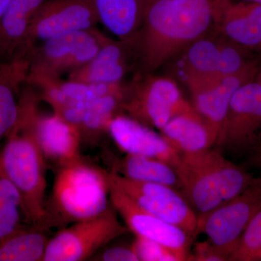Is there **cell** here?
<instances>
[{
  "label": "cell",
  "mask_w": 261,
  "mask_h": 261,
  "mask_svg": "<svg viewBox=\"0 0 261 261\" xmlns=\"http://www.w3.org/2000/svg\"><path fill=\"white\" fill-rule=\"evenodd\" d=\"M217 0H151L133 38L138 56L136 73H154L212 28Z\"/></svg>",
  "instance_id": "cell-1"
},
{
  "label": "cell",
  "mask_w": 261,
  "mask_h": 261,
  "mask_svg": "<svg viewBox=\"0 0 261 261\" xmlns=\"http://www.w3.org/2000/svg\"><path fill=\"white\" fill-rule=\"evenodd\" d=\"M180 189L198 219L246 190L256 180L228 161L219 149L181 153L174 168Z\"/></svg>",
  "instance_id": "cell-2"
},
{
  "label": "cell",
  "mask_w": 261,
  "mask_h": 261,
  "mask_svg": "<svg viewBox=\"0 0 261 261\" xmlns=\"http://www.w3.org/2000/svg\"><path fill=\"white\" fill-rule=\"evenodd\" d=\"M0 166L20 192L25 222L32 228L49 229L46 159L20 107L18 121L0 152Z\"/></svg>",
  "instance_id": "cell-3"
},
{
  "label": "cell",
  "mask_w": 261,
  "mask_h": 261,
  "mask_svg": "<svg viewBox=\"0 0 261 261\" xmlns=\"http://www.w3.org/2000/svg\"><path fill=\"white\" fill-rule=\"evenodd\" d=\"M107 172L83 160L59 168L47 201L48 228L96 217L110 207Z\"/></svg>",
  "instance_id": "cell-4"
},
{
  "label": "cell",
  "mask_w": 261,
  "mask_h": 261,
  "mask_svg": "<svg viewBox=\"0 0 261 261\" xmlns=\"http://www.w3.org/2000/svg\"><path fill=\"white\" fill-rule=\"evenodd\" d=\"M194 110L172 77L135 73L125 82L122 113L149 128L161 130L175 117Z\"/></svg>",
  "instance_id": "cell-5"
},
{
  "label": "cell",
  "mask_w": 261,
  "mask_h": 261,
  "mask_svg": "<svg viewBox=\"0 0 261 261\" xmlns=\"http://www.w3.org/2000/svg\"><path fill=\"white\" fill-rule=\"evenodd\" d=\"M112 205L96 217L63 228L49 240L42 261H82L126 233Z\"/></svg>",
  "instance_id": "cell-6"
},
{
  "label": "cell",
  "mask_w": 261,
  "mask_h": 261,
  "mask_svg": "<svg viewBox=\"0 0 261 261\" xmlns=\"http://www.w3.org/2000/svg\"><path fill=\"white\" fill-rule=\"evenodd\" d=\"M105 37L106 34L96 28L48 39L31 51L28 74L50 77L69 75L92 60Z\"/></svg>",
  "instance_id": "cell-7"
},
{
  "label": "cell",
  "mask_w": 261,
  "mask_h": 261,
  "mask_svg": "<svg viewBox=\"0 0 261 261\" xmlns=\"http://www.w3.org/2000/svg\"><path fill=\"white\" fill-rule=\"evenodd\" d=\"M40 100L36 89L29 85L19 95V106L28 118L45 159L56 163L59 168L82 160L79 128L56 113L42 114L38 107Z\"/></svg>",
  "instance_id": "cell-8"
},
{
  "label": "cell",
  "mask_w": 261,
  "mask_h": 261,
  "mask_svg": "<svg viewBox=\"0 0 261 261\" xmlns=\"http://www.w3.org/2000/svg\"><path fill=\"white\" fill-rule=\"evenodd\" d=\"M261 210V178L246 190L198 219L197 234L204 233L228 260L247 225Z\"/></svg>",
  "instance_id": "cell-9"
},
{
  "label": "cell",
  "mask_w": 261,
  "mask_h": 261,
  "mask_svg": "<svg viewBox=\"0 0 261 261\" xmlns=\"http://www.w3.org/2000/svg\"><path fill=\"white\" fill-rule=\"evenodd\" d=\"M107 174L110 181L142 209L182 228L192 238L197 236L198 216L176 189L161 184L130 179L111 171Z\"/></svg>",
  "instance_id": "cell-10"
},
{
  "label": "cell",
  "mask_w": 261,
  "mask_h": 261,
  "mask_svg": "<svg viewBox=\"0 0 261 261\" xmlns=\"http://www.w3.org/2000/svg\"><path fill=\"white\" fill-rule=\"evenodd\" d=\"M94 0H46L29 27L24 55L51 38L68 33L97 28Z\"/></svg>",
  "instance_id": "cell-11"
},
{
  "label": "cell",
  "mask_w": 261,
  "mask_h": 261,
  "mask_svg": "<svg viewBox=\"0 0 261 261\" xmlns=\"http://www.w3.org/2000/svg\"><path fill=\"white\" fill-rule=\"evenodd\" d=\"M261 140V76L243 84L233 94L216 146L250 151Z\"/></svg>",
  "instance_id": "cell-12"
},
{
  "label": "cell",
  "mask_w": 261,
  "mask_h": 261,
  "mask_svg": "<svg viewBox=\"0 0 261 261\" xmlns=\"http://www.w3.org/2000/svg\"><path fill=\"white\" fill-rule=\"evenodd\" d=\"M25 84L36 89L41 100L47 102L53 113L78 128L87 108L96 98L123 84H92L63 80L61 77L30 74L27 75Z\"/></svg>",
  "instance_id": "cell-13"
},
{
  "label": "cell",
  "mask_w": 261,
  "mask_h": 261,
  "mask_svg": "<svg viewBox=\"0 0 261 261\" xmlns=\"http://www.w3.org/2000/svg\"><path fill=\"white\" fill-rule=\"evenodd\" d=\"M108 182L111 205L121 216L127 228L137 236L153 240L166 247L178 261L187 260L192 237L182 228L144 210L109 179Z\"/></svg>",
  "instance_id": "cell-14"
},
{
  "label": "cell",
  "mask_w": 261,
  "mask_h": 261,
  "mask_svg": "<svg viewBox=\"0 0 261 261\" xmlns=\"http://www.w3.org/2000/svg\"><path fill=\"white\" fill-rule=\"evenodd\" d=\"M138 70L134 39H114L106 35L99 51L87 64L68 75V80L92 84H121Z\"/></svg>",
  "instance_id": "cell-15"
},
{
  "label": "cell",
  "mask_w": 261,
  "mask_h": 261,
  "mask_svg": "<svg viewBox=\"0 0 261 261\" xmlns=\"http://www.w3.org/2000/svg\"><path fill=\"white\" fill-rule=\"evenodd\" d=\"M257 73L258 59L255 64L238 74L202 81L187 86L191 94L192 106L210 128L216 143L233 94L243 84L255 78Z\"/></svg>",
  "instance_id": "cell-16"
},
{
  "label": "cell",
  "mask_w": 261,
  "mask_h": 261,
  "mask_svg": "<svg viewBox=\"0 0 261 261\" xmlns=\"http://www.w3.org/2000/svg\"><path fill=\"white\" fill-rule=\"evenodd\" d=\"M212 28L238 45L258 55L261 53V5L217 0Z\"/></svg>",
  "instance_id": "cell-17"
},
{
  "label": "cell",
  "mask_w": 261,
  "mask_h": 261,
  "mask_svg": "<svg viewBox=\"0 0 261 261\" xmlns=\"http://www.w3.org/2000/svg\"><path fill=\"white\" fill-rule=\"evenodd\" d=\"M108 135L126 154L158 159L173 168L181 158V153L162 135L123 113L113 118Z\"/></svg>",
  "instance_id": "cell-18"
},
{
  "label": "cell",
  "mask_w": 261,
  "mask_h": 261,
  "mask_svg": "<svg viewBox=\"0 0 261 261\" xmlns=\"http://www.w3.org/2000/svg\"><path fill=\"white\" fill-rule=\"evenodd\" d=\"M224 39L221 34L211 28L209 32L190 43L170 61L178 62L180 65L177 66V69L180 70L178 73L181 74L182 82L186 86L219 78Z\"/></svg>",
  "instance_id": "cell-19"
},
{
  "label": "cell",
  "mask_w": 261,
  "mask_h": 261,
  "mask_svg": "<svg viewBox=\"0 0 261 261\" xmlns=\"http://www.w3.org/2000/svg\"><path fill=\"white\" fill-rule=\"evenodd\" d=\"M46 0H12L0 22V62L25 57L24 47L34 15Z\"/></svg>",
  "instance_id": "cell-20"
},
{
  "label": "cell",
  "mask_w": 261,
  "mask_h": 261,
  "mask_svg": "<svg viewBox=\"0 0 261 261\" xmlns=\"http://www.w3.org/2000/svg\"><path fill=\"white\" fill-rule=\"evenodd\" d=\"M29 57L0 62V143L6 140L19 116V95L28 75Z\"/></svg>",
  "instance_id": "cell-21"
},
{
  "label": "cell",
  "mask_w": 261,
  "mask_h": 261,
  "mask_svg": "<svg viewBox=\"0 0 261 261\" xmlns=\"http://www.w3.org/2000/svg\"><path fill=\"white\" fill-rule=\"evenodd\" d=\"M151 0H94L99 23L118 39L129 40L143 23Z\"/></svg>",
  "instance_id": "cell-22"
},
{
  "label": "cell",
  "mask_w": 261,
  "mask_h": 261,
  "mask_svg": "<svg viewBox=\"0 0 261 261\" xmlns=\"http://www.w3.org/2000/svg\"><path fill=\"white\" fill-rule=\"evenodd\" d=\"M160 132L180 153L198 152L216 145L210 128L195 110L175 117Z\"/></svg>",
  "instance_id": "cell-23"
},
{
  "label": "cell",
  "mask_w": 261,
  "mask_h": 261,
  "mask_svg": "<svg viewBox=\"0 0 261 261\" xmlns=\"http://www.w3.org/2000/svg\"><path fill=\"white\" fill-rule=\"evenodd\" d=\"M124 83L116 90L96 98L89 105L79 126L82 144L92 145L98 143L103 135L108 134L113 118L123 113Z\"/></svg>",
  "instance_id": "cell-24"
},
{
  "label": "cell",
  "mask_w": 261,
  "mask_h": 261,
  "mask_svg": "<svg viewBox=\"0 0 261 261\" xmlns=\"http://www.w3.org/2000/svg\"><path fill=\"white\" fill-rule=\"evenodd\" d=\"M111 172L137 181L161 184L180 189L177 173L168 163L145 156L126 154L113 161Z\"/></svg>",
  "instance_id": "cell-25"
},
{
  "label": "cell",
  "mask_w": 261,
  "mask_h": 261,
  "mask_svg": "<svg viewBox=\"0 0 261 261\" xmlns=\"http://www.w3.org/2000/svg\"><path fill=\"white\" fill-rule=\"evenodd\" d=\"M43 230L21 228L0 243V261H42L49 239Z\"/></svg>",
  "instance_id": "cell-26"
},
{
  "label": "cell",
  "mask_w": 261,
  "mask_h": 261,
  "mask_svg": "<svg viewBox=\"0 0 261 261\" xmlns=\"http://www.w3.org/2000/svg\"><path fill=\"white\" fill-rule=\"evenodd\" d=\"M22 219L21 196L0 166V243L23 228Z\"/></svg>",
  "instance_id": "cell-27"
},
{
  "label": "cell",
  "mask_w": 261,
  "mask_h": 261,
  "mask_svg": "<svg viewBox=\"0 0 261 261\" xmlns=\"http://www.w3.org/2000/svg\"><path fill=\"white\" fill-rule=\"evenodd\" d=\"M228 260H261V210L247 225Z\"/></svg>",
  "instance_id": "cell-28"
},
{
  "label": "cell",
  "mask_w": 261,
  "mask_h": 261,
  "mask_svg": "<svg viewBox=\"0 0 261 261\" xmlns=\"http://www.w3.org/2000/svg\"><path fill=\"white\" fill-rule=\"evenodd\" d=\"M132 248L140 260L178 261L177 257L166 247L157 242L142 237L137 236Z\"/></svg>",
  "instance_id": "cell-29"
},
{
  "label": "cell",
  "mask_w": 261,
  "mask_h": 261,
  "mask_svg": "<svg viewBox=\"0 0 261 261\" xmlns=\"http://www.w3.org/2000/svg\"><path fill=\"white\" fill-rule=\"evenodd\" d=\"M93 260L139 261L137 254L130 247H114L108 248L99 255H93Z\"/></svg>",
  "instance_id": "cell-30"
},
{
  "label": "cell",
  "mask_w": 261,
  "mask_h": 261,
  "mask_svg": "<svg viewBox=\"0 0 261 261\" xmlns=\"http://www.w3.org/2000/svg\"><path fill=\"white\" fill-rule=\"evenodd\" d=\"M187 260L224 261L226 258L210 243H200L195 247V253L189 254Z\"/></svg>",
  "instance_id": "cell-31"
},
{
  "label": "cell",
  "mask_w": 261,
  "mask_h": 261,
  "mask_svg": "<svg viewBox=\"0 0 261 261\" xmlns=\"http://www.w3.org/2000/svg\"><path fill=\"white\" fill-rule=\"evenodd\" d=\"M250 152V157L247 159V164L252 167L261 168V140Z\"/></svg>",
  "instance_id": "cell-32"
},
{
  "label": "cell",
  "mask_w": 261,
  "mask_h": 261,
  "mask_svg": "<svg viewBox=\"0 0 261 261\" xmlns=\"http://www.w3.org/2000/svg\"><path fill=\"white\" fill-rule=\"evenodd\" d=\"M12 0H0V22L6 13Z\"/></svg>",
  "instance_id": "cell-33"
},
{
  "label": "cell",
  "mask_w": 261,
  "mask_h": 261,
  "mask_svg": "<svg viewBox=\"0 0 261 261\" xmlns=\"http://www.w3.org/2000/svg\"><path fill=\"white\" fill-rule=\"evenodd\" d=\"M257 59H258V73H257V74L261 76V53L258 54Z\"/></svg>",
  "instance_id": "cell-34"
},
{
  "label": "cell",
  "mask_w": 261,
  "mask_h": 261,
  "mask_svg": "<svg viewBox=\"0 0 261 261\" xmlns=\"http://www.w3.org/2000/svg\"><path fill=\"white\" fill-rule=\"evenodd\" d=\"M247 1L252 2V3H258V4L261 5V0H247Z\"/></svg>",
  "instance_id": "cell-35"
}]
</instances>
